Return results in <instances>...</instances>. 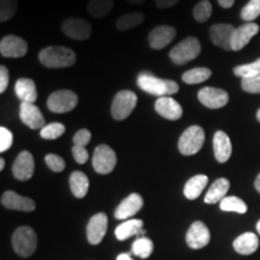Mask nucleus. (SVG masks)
I'll use <instances>...</instances> for the list:
<instances>
[{"label": "nucleus", "instance_id": "obj_1", "mask_svg": "<svg viewBox=\"0 0 260 260\" xmlns=\"http://www.w3.org/2000/svg\"><path fill=\"white\" fill-rule=\"evenodd\" d=\"M138 86L144 92L158 98L170 96L180 90V86L174 80H164L149 73H141L138 76Z\"/></svg>", "mask_w": 260, "mask_h": 260}, {"label": "nucleus", "instance_id": "obj_2", "mask_svg": "<svg viewBox=\"0 0 260 260\" xmlns=\"http://www.w3.org/2000/svg\"><path fill=\"white\" fill-rule=\"evenodd\" d=\"M39 60L44 67L50 69H61L73 67L76 63V54L68 47L50 46L40 51Z\"/></svg>", "mask_w": 260, "mask_h": 260}, {"label": "nucleus", "instance_id": "obj_3", "mask_svg": "<svg viewBox=\"0 0 260 260\" xmlns=\"http://www.w3.org/2000/svg\"><path fill=\"white\" fill-rule=\"evenodd\" d=\"M201 52L200 41L194 37H188L177 44L169 53L171 61L176 65H184L194 60Z\"/></svg>", "mask_w": 260, "mask_h": 260}, {"label": "nucleus", "instance_id": "obj_4", "mask_svg": "<svg viewBox=\"0 0 260 260\" xmlns=\"http://www.w3.org/2000/svg\"><path fill=\"white\" fill-rule=\"evenodd\" d=\"M38 246V237L30 226H19L12 235V247L19 256L28 258L34 254Z\"/></svg>", "mask_w": 260, "mask_h": 260}, {"label": "nucleus", "instance_id": "obj_5", "mask_svg": "<svg viewBox=\"0 0 260 260\" xmlns=\"http://www.w3.org/2000/svg\"><path fill=\"white\" fill-rule=\"evenodd\" d=\"M205 132L200 125H191L187 128L178 140V151L183 155H194L203 148Z\"/></svg>", "mask_w": 260, "mask_h": 260}, {"label": "nucleus", "instance_id": "obj_6", "mask_svg": "<svg viewBox=\"0 0 260 260\" xmlns=\"http://www.w3.org/2000/svg\"><path fill=\"white\" fill-rule=\"evenodd\" d=\"M138 104V96L132 90H121L113 98L111 105V115L116 121H123L128 118L134 111Z\"/></svg>", "mask_w": 260, "mask_h": 260}, {"label": "nucleus", "instance_id": "obj_7", "mask_svg": "<svg viewBox=\"0 0 260 260\" xmlns=\"http://www.w3.org/2000/svg\"><path fill=\"white\" fill-rule=\"evenodd\" d=\"M77 104H79V96L69 89L56 90L47 99L48 110L54 113H68L73 111Z\"/></svg>", "mask_w": 260, "mask_h": 260}, {"label": "nucleus", "instance_id": "obj_8", "mask_svg": "<svg viewBox=\"0 0 260 260\" xmlns=\"http://www.w3.org/2000/svg\"><path fill=\"white\" fill-rule=\"evenodd\" d=\"M117 164L115 151L107 145H99L93 154V168L98 174L107 175L113 171Z\"/></svg>", "mask_w": 260, "mask_h": 260}, {"label": "nucleus", "instance_id": "obj_9", "mask_svg": "<svg viewBox=\"0 0 260 260\" xmlns=\"http://www.w3.org/2000/svg\"><path fill=\"white\" fill-rule=\"evenodd\" d=\"M61 31L73 40L84 41L92 35V24L83 18L70 17L61 23Z\"/></svg>", "mask_w": 260, "mask_h": 260}, {"label": "nucleus", "instance_id": "obj_10", "mask_svg": "<svg viewBox=\"0 0 260 260\" xmlns=\"http://www.w3.org/2000/svg\"><path fill=\"white\" fill-rule=\"evenodd\" d=\"M27 52V41L17 35H6L0 41V54L5 58H22Z\"/></svg>", "mask_w": 260, "mask_h": 260}, {"label": "nucleus", "instance_id": "obj_11", "mask_svg": "<svg viewBox=\"0 0 260 260\" xmlns=\"http://www.w3.org/2000/svg\"><path fill=\"white\" fill-rule=\"evenodd\" d=\"M198 99L209 109H220L229 103V94L224 89L214 87H204L198 93Z\"/></svg>", "mask_w": 260, "mask_h": 260}, {"label": "nucleus", "instance_id": "obj_12", "mask_svg": "<svg viewBox=\"0 0 260 260\" xmlns=\"http://www.w3.org/2000/svg\"><path fill=\"white\" fill-rule=\"evenodd\" d=\"M210 230L209 228L200 220L194 222L188 229L186 241L191 249H201L210 243Z\"/></svg>", "mask_w": 260, "mask_h": 260}, {"label": "nucleus", "instance_id": "obj_13", "mask_svg": "<svg viewBox=\"0 0 260 260\" xmlns=\"http://www.w3.org/2000/svg\"><path fill=\"white\" fill-rule=\"evenodd\" d=\"M35 171V161L30 152H21L12 165V174L16 180L28 181L30 180Z\"/></svg>", "mask_w": 260, "mask_h": 260}, {"label": "nucleus", "instance_id": "obj_14", "mask_svg": "<svg viewBox=\"0 0 260 260\" xmlns=\"http://www.w3.org/2000/svg\"><path fill=\"white\" fill-rule=\"evenodd\" d=\"M176 38V29L171 25H158L148 34L149 47L153 50H162Z\"/></svg>", "mask_w": 260, "mask_h": 260}, {"label": "nucleus", "instance_id": "obj_15", "mask_svg": "<svg viewBox=\"0 0 260 260\" xmlns=\"http://www.w3.org/2000/svg\"><path fill=\"white\" fill-rule=\"evenodd\" d=\"M19 118L30 129H42L45 126V118L40 109L30 103H21L19 106Z\"/></svg>", "mask_w": 260, "mask_h": 260}, {"label": "nucleus", "instance_id": "obj_16", "mask_svg": "<svg viewBox=\"0 0 260 260\" xmlns=\"http://www.w3.org/2000/svg\"><path fill=\"white\" fill-rule=\"evenodd\" d=\"M2 205L5 209L23 211V212H31L37 207L34 200L30 198L22 197L14 190H8L2 195Z\"/></svg>", "mask_w": 260, "mask_h": 260}, {"label": "nucleus", "instance_id": "obj_17", "mask_svg": "<svg viewBox=\"0 0 260 260\" xmlns=\"http://www.w3.org/2000/svg\"><path fill=\"white\" fill-rule=\"evenodd\" d=\"M107 216L100 212L94 214L87 225V239L90 245H99L107 232Z\"/></svg>", "mask_w": 260, "mask_h": 260}, {"label": "nucleus", "instance_id": "obj_18", "mask_svg": "<svg viewBox=\"0 0 260 260\" xmlns=\"http://www.w3.org/2000/svg\"><path fill=\"white\" fill-rule=\"evenodd\" d=\"M235 28L232 24L219 23L210 28V39L216 46L225 51H232V39Z\"/></svg>", "mask_w": 260, "mask_h": 260}, {"label": "nucleus", "instance_id": "obj_19", "mask_svg": "<svg viewBox=\"0 0 260 260\" xmlns=\"http://www.w3.org/2000/svg\"><path fill=\"white\" fill-rule=\"evenodd\" d=\"M154 109L159 116L164 117L169 121H178L183 115V109H182L180 103L172 99L171 96L158 98Z\"/></svg>", "mask_w": 260, "mask_h": 260}, {"label": "nucleus", "instance_id": "obj_20", "mask_svg": "<svg viewBox=\"0 0 260 260\" xmlns=\"http://www.w3.org/2000/svg\"><path fill=\"white\" fill-rule=\"evenodd\" d=\"M144 206V199L138 193L130 194L126 197L115 210V217L117 219H129L135 216Z\"/></svg>", "mask_w": 260, "mask_h": 260}, {"label": "nucleus", "instance_id": "obj_21", "mask_svg": "<svg viewBox=\"0 0 260 260\" xmlns=\"http://www.w3.org/2000/svg\"><path fill=\"white\" fill-rule=\"evenodd\" d=\"M259 25L256 23H246L240 25L239 28H235V31L233 34L232 39V51H240L242 50L246 45L249 44L252 38L258 34Z\"/></svg>", "mask_w": 260, "mask_h": 260}, {"label": "nucleus", "instance_id": "obj_22", "mask_svg": "<svg viewBox=\"0 0 260 260\" xmlns=\"http://www.w3.org/2000/svg\"><path fill=\"white\" fill-rule=\"evenodd\" d=\"M213 152L218 162H226L232 157L233 146L230 138L222 130L214 133L213 136Z\"/></svg>", "mask_w": 260, "mask_h": 260}, {"label": "nucleus", "instance_id": "obj_23", "mask_svg": "<svg viewBox=\"0 0 260 260\" xmlns=\"http://www.w3.org/2000/svg\"><path fill=\"white\" fill-rule=\"evenodd\" d=\"M15 93L22 103L34 104L38 99L37 84L31 79H19L15 83Z\"/></svg>", "mask_w": 260, "mask_h": 260}, {"label": "nucleus", "instance_id": "obj_24", "mask_svg": "<svg viewBox=\"0 0 260 260\" xmlns=\"http://www.w3.org/2000/svg\"><path fill=\"white\" fill-rule=\"evenodd\" d=\"M234 249L242 255L253 254L259 247V239L255 234L245 233L240 235L233 243Z\"/></svg>", "mask_w": 260, "mask_h": 260}, {"label": "nucleus", "instance_id": "obj_25", "mask_svg": "<svg viewBox=\"0 0 260 260\" xmlns=\"http://www.w3.org/2000/svg\"><path fill=\"white\" fill-rule=\"evenodd\" d=\"M230 188V182L226 178H218L211 184V187L205 195V203L206 204H217L220 203L226 197L228 190Z\"/></svg>", "mask_w": 260, "mask_h": 260}, {"label": "nucleus", "instance_id": "obj_26", "mask_svg": "<svg viewBox=\"0 0 260 260\" xmlns=\"http://www.w3.org/2000/svg\"><path fill=\"white\" fill-rule=\"evenodd\" d=\"M207 183H209V177L206 175H197V176H193L184 184V197L188 200L198 199L201 193H203L205 187L207 186Z\"/></svg>", "mask_w": 260, "mask_h": 260}, {"label": "nucleus", "instance_id": "obj_27", "mask_svg": "<svg viewBox=\"0 0 260 260\" xmlns=\"http://www.w3.org/2000/svg\"><path fill=\"white\" fill-rule=\"evenodd\" d=\"M144 226V222L141 219H129L119 224L116 228L115 234L116 237L119 241H124V240L129 239V237L138 235V234H145V230H142Z\"/></svg>", "mask_w": 260, "mask_h": 260}, {"label": "nucleus", "instance_id": "obj_28", "mask_svg": "<svg viewBox=\"0 0 260 260\" xmlns=\"http://www.w3.org/2000/svg\"><path fill=\"white\" fill-rule=\"evenodd\" d=\"M70 189L77 199H82L88 193L89 189V180L86 174L81 171H74L70 175Z\"/></svg>", "mask_w": 260, "mask_h": 260}, {"label": "nucleus", "instance_id": "obj_29", "mask_svg": "<svg viewBox=\"0 0 260 260\" xmlns=\"http://www.w3.org/2000/svg\"><path fill=\"white\" fill-rule=\"evenodd\" d=\"M145 21V15L142 12H129L117 19L116 28L121 31H126L136 28Z\"/></svg>", "mask_w": 260, "mask_h": 260}, {"label": "nucleus", "instance_id": "obj_30", "mask_svg": "<svg viewBox=\"0 0 260 260\" xmlns=\"http://www.w3.org/2000/svg\"><path fill=\"white\" fill-rule=\"evenodd\" d=\"M113 0H89L87 10L89 15L95 18L105 17L112 11Z\"/></svg>", "mask_w": 260, "mask_h": 260}, {"label": "nucleus", "instance_id": "obj_31", "mask_svg": "<svg viewBox=\"0 0 260 260\" xmlns=\"http://www.w3.org/2000/svg\"><path fill=\"white\" fill-rule=\"evenodd\" d=\"M212 75L209 68H194L182 75V80L187 84H198L207 81Z\"/></svg>", "mask_w": 260, "mask_h": 260}, {"label": "nucleus", "instance_id": "obj_32", "mask_svg": "<svg viewBox=\"0 0 260 260\" xmlns=\"http://www.w3.org/2000/svg\"><path fill=\"white\" fill-rule=\"evenodd\" d=\"M219 207L225 212H236V213H246L248 207L245 201L237 197H225L219 203Z\"/></svg>", "mask_w": 260, "mask_h": 260}, {"label": "nucleus", "instance_id": "obj_33", "mask_svg": "<svg viewBox=\"0 0 260 260\" xmlns=\"http://www.w3.org/2000/svg\"><path fill=\"white\" fill-rule=\"evenodd\" d=\"M133 254L141 259H147L153 252V242L147 237H139L136 241L133 243L132 247Z\"/></svg>", "mask_w": 260, "mask_h": 260}, {"label": "nucleus", "instance_id": "obj_34", "mask_svg": "<svg viewBox=\"0 0 260 260\" xmlns=\"http://www.w3.org/2000/svg\"><path fill=\"white\" fill-rule=\"evenodd\" d=\"M211 15H212V5L209 0H201L193 10V17L199 23H205L209 21Z\"/></svg>", "mask_w": 260, "mask_h": 260}, {"label": "nucleus", "instance_id": "obj_35", "mask_svg": "<svg viewBox=\"0 0 260 260\" xmlns=\"http://www.w3.org/2000/svg\"><path fill=\"white\" fill-rule=\"evenodd\" d=\"M234 74L241 79H248V77H254L260 74V58L255 61L249 64L239 65L234 68Z\"/></svg>", "mask_w": 260, "mask_h": 260}, {"label": "nucleus", "instance_id": "obj_36", "mask_svg": "<svg viewBox=\"0 0 260 260\" xmlns=\"http://www.w3.org/2000/svg\"><path fill=\"white\" fill-rule=\"evenodd\" d=\"M17 8L18 0H0V22H6L14 18Z\"/></svg>", "mask_w": 260, "mask_h": 260}, {"label": "nucleus", "instance_id": "obj_37", "mask_svg": "<svg viewBox=\"0 0 260 260\" xmlns=\"http://www.w3.org/2000/svg\"><path fill=\"white\" fill-rule=\"evenodd\" d=\"M65 133V125L61 124V123L53 122L50 123V124L45 125L44 128L41 129L40 136L45 140H56L60 138Z\"/></svg>", "mask_w": 260, "mask_h": 260}, {"label": "nucleus", "instance_id": "obj_38", "mask_svg": "<svg viewBox=\"0 0 260 260\" xmlns=\"http://www.w3.org/2000/svg\"><path fill=\"white\" fill-rule=\"evenodd\" d=\"M260 16V0H251L241 10V18L247 23H251Z\"/></svg>", "mask_w": 260, "mask_h": 260}, {"label": "nucleus", "instance_id": "obj_39", "mask_svg": "<svg viewBox=\"0 0 260 260\" xmlns=\"http://www.w3.org/2000/svg\"><path fill=\"white\" fill-rule=\"evenodd\" d=\"M241 87L242 89L247 93L260 94V74L256 75L254 77L242 79Z\"/></svg>", "mask_w": 260, "mask_h": 260}, {"label": "nucleus", "instance_id": "obj_40", "mask_svg": "<svg viewBox=\"0 0 260 260\" xmlns=\"http://www.w3.org/2000/svg\"><path fill=\"white\" fill-rule=\"evenodd\" d=\"M45 161L50 170L53 172H61L65 169V161L64 159L59 157V155L50 153L45 157Z\"/></svg>", "mask_w": 260, "mask_h": 260}, {"label": "nucleus", "instance_id": "obj_41", "mask_svg": "<svg viewBox=\"0 0 260 260\" xmlns=\"http://www.w3.org/2000/svg\"><path fill=\"white\" fill-rule=\"evenodd\" d=\"M12 142H14L12 133L8 128H5V126H2L0 128V152L4 153V152L10 149V147L12 146Z\"/></svg>", "mask_w": 260, "mask_h": 260}, {"label": "nucleus", "instance_id": "obj_42", "mask_svg": "<svg viewBox=\"0 0 260 260\" xmlns=\"http://www.w3.org/2000/svg\"><path fill=\"white\" fill-rule=\"evenodd\" d=\"M90 139H92V134H90L88 129H80L79 132L75 134L73 141H74V145L83 146V147H86V146L89 144Z\"/></svg>", "mask_w": 260, "mask_h": 260}, {"label": "nucleus", "instance_id": "obj_43", "mask_svg": "<svg viewBox=\"0 0 260 260\" xmlns=\"http://www.w3.org/2000/svg\"><path fill=\"white\" fill-rule=\"evenodd\" d=\"M71 152H73L75 160H76V162H79V164H86L87 160L89 159L88 151H87L86 147H83V146L74 145Z\"/></svg>", "mask_w": 260, "mask_h": 260}, {"label": "nucleus", "instance_id": "obj_44", "mask_svg": "<svg viewBox=\"0 0 260 260\" xmlns=\"http://www.w3.org/2000/svg\"><path fill=\"white\" fill-rule=\"evenodd\" d=\"M9 81L10 75L8 68H6L5 65H2V67H0V93H4L6 88H8Z\"/></svg>", "mask_w": 260, "mask_h": 260}, {"label": "nucleus", "instance_id": "obj_45", "mask_svg": "<svg viewBox=\"0 0 260 260\" xmlns=\"http://www.w3.org/2000/svg\"><path fill=\"white\" fill-rule=\"evenodd\" d=\"M178 2H180V0H155V5H157L158 9L165 10L174 8L175 5L178 4Z\"/></svg>", "mask_w": 260, "mask_h": 260}, {"label": "nucleus", "instance_id": "obj_46", "mask_svg": "<svg viewBox=\"0 0 260 260\" xmlns=\"http://www.w3.org/2000/svg\"><path fill=\"white\" fill-rule=\"evenodd\" d=\"M218 3L223 9H230L235 3V0H218Z\"/></svg>", "mask_w": 260, "mask_h": 260}, {"label": "nucleus", "instance_id": "obj_47", "mask_svg": "<svg viewBox=\"0 0 260 260\" xmlns=\"http://www.w3.org/2000/svg\"><path fill=\"white\" fill-rule=\"evenodd\" d=\"M117 260H134V259L132 258V255H130L129 253H122V254L117 256Z\"/></svg>", "mask_w": 260, "mask_h": 260}, {"label": "nucleus", "instance_id": "obj_48", "mask_svg": "<svg viewBox=\"0 0 260 260\" xmlns=\"http://www.w3.org/2000/svg\"><path fill=\"white\" fill-rule=\"evenodd\" d=\"M254 187H255V189L258 190L259 193H260V172H259L258 177L255 178V182H254Z\"/></svg>", "mask_w": 260, "mask_h": 260}, {"label": "nucleus", "instance_id": "obj_49", "mask_svg": "<svg viewBox=\"0 0 260 260\" xmlns=\"http://www.w3.org/2000/svg\"><path fill=\"white\" fill-rule=\"evenodd\" d=\"M126 2H129L130 4H142L146 0H126Z\"/></svg>", "mask_w": 260, "mask_h": 260}, {"label": "nucleus", "instance_id": "obj_50", "mask_svg": "<svg viewBox=\"0 0 260 260\" xmlns=\"http://www.w3.org/2000/svg\"><path fill=\"white\" fill-rule=\"evenodd\" d=\"M4 168H5V159H0V170H4Z\"/></svg>", "mask_w": 260, "mask_h": 260}, {"label": "nucleus", "instance_id": "obj_51", "mask_svg": "<svg viewBox=\"0 0 260 260\" xmlns=\"http://www.w3.org/2000/svg\"><path fill=\"white\" fill-rule=\"evenodd\" d=\"M256 232H258L260 235V219L258 220V223H256Z\"/></svg>", "mask_w": 260, "mask_h": 260}, {"label": "nucleus", "instance_id": "obj_52", "mask_svg": "<svg viewBox=\"0 0 260 260\" xmlns=\"http://www.w3.org/2000/svg\"><path fill=\"white\" fill-rule=\"evenodd\" d=\"M256 119H258V122H260V109L258 110V112H256Z\"/></svg>", "mask_w": 260, "mask_h": 260}]
</instances>
